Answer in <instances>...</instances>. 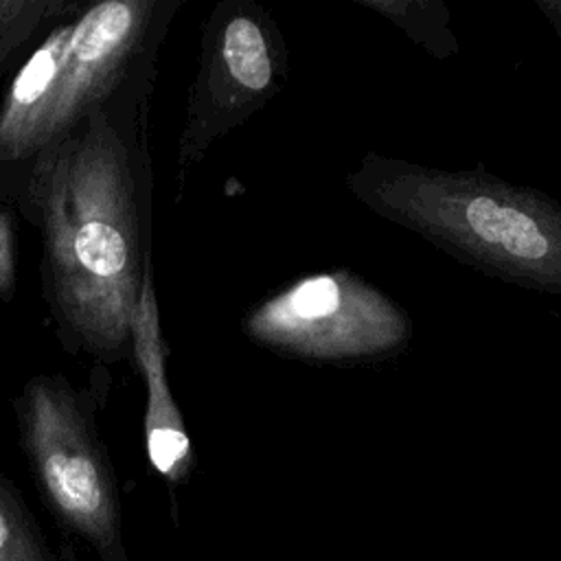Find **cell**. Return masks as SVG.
Instances as JSON below:
<instances>
[{
  "label": "cell",
  "mask_w": 561,
  "mask_h": 561,
  "mask_svg": "<svg viewBox=\"0 0 561 561\" xmlns=\"http://www.w3.org/2000/svg\"><path fill=\"white\" fill-rule=\"evenodd\" d=\"M460 219L473 241L502 250L508 261L535 265L552 256L546 224L517 204L493 195H471L462 202Z\"/></svg>",
  "instance_id": "6"
},
{
  "label": "cell",
  "mask_w": 561,
  "mask_h": 561,
  "mask_svg": "<svg viewBox=\"0 0 561 561\" xmlns=\"http://www.w3.org/2000/svg\"><path fill=\"white\" fill-rule=\"evenodd\" d=\"M81 9L79 0H0V79L18 68L55 24Z\"/></svg>",
  "instance_id": "7"
},
{
  "label": "cell",
  "mask_w": 561,
  "mask_h": 561,
  "mask_svg": "<svg viewBox=\"0 0 561 561\" xmlns=\"http://www.w3.org/2000/svg\"><path fill=\"white\" fill-rule=\"evenodd\" d=\"M274 75L267 33L241 4H219L202 28V61L178 145L180 178L208 145L241 123Z\"/></svg>",
  "instance_id": "4"
},
{
  "label": "cell",
  "mask_w": 561,
  "mask_h": 561,
  "mask_svg": "<svg viewBox=\"0 0 561 561\" xmlns=\"http://www.w3.org/2000/svg\"><path fill=\"white\" fill-rule=\"evenodd\" d=\"M0 561H59L20 489L0 471Z\"/></svg>",
  "instance_id": "8"
},
{
  "label": "cell",
  "mask_w": 561,
  "mask_h": 561,
  "mask_svg": "<svg viewBox=\"0 0 561 561\" xmlns=\"http://www.w3.org/2000/svg\"><path fill=\"white\" fill-rule=\"evenodd\" d=\"M156 75L46 151L20 217L42 237V296L66 353L99 373L131 359V320L151 256L149 96Z\"/></svg>",
  "instance_id": "1"
},
{
  "label": "cell",
  "mask_w": 561,
  "mask_h": 561,
  "mask_svg": "<svg viewBox=\"0 0 561 561\" xmlns=\"http://www.w3.org/2000/svg\"><path fill=\"white\" fill-rule=\"evenodd\" d=\"M169 348L162 337L153 259L145 265L138 305L131 320V362L136 364L145 392V449L151 467L173 486L193 469V447L180 408L167 379Z\"/></svg>",
  "instance_id": "5"
},
{
  "label": "cell",
  "mask_w": 561,
  "mask_h": 561,
  "mask_svg": "<svg viewBox=\"0 0 561 561\" xmlns=\"http://www.w3.org/2000/svg\"><path fill=\"white\" fill-rule=\"evenodd\" d=\"M57 559H59V561H81V559H79V554H77V546H75V541H72V539L64 537V539L59 541Z\"/></svg>",
  "instance_id": "11"
},
{
  "label": "cell",
  "mask_w": 561,
  "mask_h": 561,
  "mask_svg": "<svg viewBox=\"0 0 561 561\" xmlns=\"http://www.w3.org/2000/svg\"><path fill=\"white\" fill-rule=\"evenodd\" d=\"M15 208L0 197V300L9 302L18 289V228Z\"/></svg>",
  "instance_id": "10"
},
{
  "label": "cell",
  "mask_w": 561,
  "mask_h": 561,
  "mask_svg": "<svg viewBox=\"0 0 561 561\" xmlns=\"http://www.w3.org/2000/svg\"><path fill=\"white\" fill-rule=\"evenodd\" d=\"M340 307V287L329 276L300 283L289 294V311L298 320H320Z\"/></svg>",
  "instance_id": "9"
},
{
  "label": "cell",
  "mask_w": 561,
  "mask_h": 561,
  "mask_svg": "<svg viewBox=\"0 0 561 561\" xmlns=\"http://www.w3.org/2000/svg\"><path fill=\"white\" fill-rule=\"evenodd\" d=\"M110 383L79 390L64 375H33L13 399L22 454L55 522L96 561H129L123 506L96 410Z\"/></svg>",
  "instance_id": "3"
},
{
  "label": "cell",
  "mask_w": 561,
  "mask_h": 561,
  "mask_svg": "<svg viewBox=\"0 0 561 561\" xmlns=\"http://www.w3.org/2000/svg\"><path fill=\"white\" fill-rule=\"evenodd\" d=\"M180 0H103L55 24L13 70L0 99V197L15 213L37 160L140 79Z\"/></svg>",
  "instance_id": "2"
}]
</instances>
